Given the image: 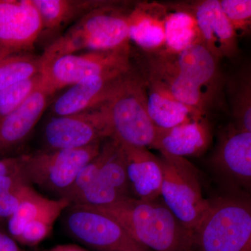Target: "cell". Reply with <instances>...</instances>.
Here are the masks:
<instances>
[{"label": "cell", "instance_id": "15", "mask_svg": "<svg viewBox=\"0 0 251 251\" xmlns=\"http://www.w3.org/2000/svg\"><path fill=\"white\" fill-rule=\"evenodd\" d=\"M167 54L180 73L202 90L211 105L222 84L219 59L202 44L190 46L177 54Z\"/></svg>", "mask_w": 251, "mask_h": 251}, {"label": "cell", "instance_id": "18", "mask_svg": "<svg viewBox=\"0 0 251 251\" xmlns=\"http://www.w3.org/2000/svg\"><path fill=\"white\" fill-rule=\"evenodd\" d=\"M211 140L209 123L204 118L198 119L168 129L157 128L153 148L186 158L202 154L209 148Z\"/></svg>", "mask_w": 251, "mask_h": 251}, {"label": "cell", "instance_id": "5", "mask_svg": "<svg viewBox=\"0 0 251 251\" xmlns=\"http://www.w3.org/2000/svg\"><path fill=\"white\" fill-rule=\"evenodd\" d=\"M161 154V198L185 228L193 232L209 204L203 197L198 172L186 158Z\"/></svg>", "mask_w": 251, "mask_h": 251}, {"label": "cell", "instance_id": "10", "mask_svg": "<svg viewBox=\"0 0 251 251\" xmlns=\"http://www.w3.org/2000/svg\"><path fill=\"white\" fill-rule=\"evenodd\" d=\"M43 31L31 0H0V59L29 53Z\"/></svg>", "mask_w": 251, "mask_h": 251}, {"label": "cell", "instance_id": "14", "mask_svg": "<svg viewBox=\"0 0 251 251\" xmlns=\"http://www.w3.org/2000/svg\"><path fill=\"white\" fill-rule=\"evenodd\" d=\"M50 96L41 85L19 107L0 119V158L9 157L27 139L45 111Z\"/></svg>", "mask_w": 251, "mask_h": 251}, {"label": "cell", "instance_id": "25", "mask_svg": "<svg viewBox=\"0 0 251 251\" xmlns=\"http://www.w3.org/2000/svg\"><path fill=\"white\" fill-rule=\"evenodd\" d=\"M34 190L21 171L0 177V220L9 219Z\"/></svg>", "mask_w": 251, "mask_h": 251}, {"label": "cell", "instance_id": "24", "mask_svg": "<svg viewBox=\"0 0 251 251\" xmlns=\"http://www.w3.org/2000/svg\"><path fill=\"white\" fill-rule=\"evenodd\" d=\"M41 59L30 53L0 59V91L40 74Z\"/></svg>", "mask_w": 251, "mask_h": 251}, {"label": "cell", "instance_id": "31", "mask_svg": "<svg viewBox=\"0 0 251 251\" xmlns=\"http://www.w3.org/2000/svg\"><path fill=\"white\" fill-rule=\"evenodd\" d=\"M62 213L57 211L31 221L26 225L16 242L23 246L36 247L50 234L54 222Z\"/></svg>", "mask_w": 251, "mask_h": 251}, {"label": "cell", "instance_id": "2", "mask_svg": "<svg viewBox=\"0 0 251 251\" xmlns=\"http://www.w3.org/2000/svg\"><path fill=\"white\" fill-rule=\"evenodd\" d=\"M108 4L94 9L78 20L60 37L46 48L41 56V66L53 59L79 51H105L129 46L128 16L130 11Z\"/></svg>", "mask_w": 251, "mask_h": 251}, {"label": "cell", "instance_id": "27", "mask_svg": "<svg viewBox=\"0 0 251 251\" xmlns=\"http://www.w3.org/2000/svg\"><path fill=\"white\" fill-rule=\"evenodd\" d=\"M119 147L120 143H117L116 140L112 138H109L108 141L102 145L99 154L82 168L74 184L61 198L67 200L71 204L74 198L93 182L102 167L117 151Z\"/></svg>", "mask_w": 251, "mask_h": 251}, {"label": "cell", "instance_id": "17", "mask_svg": "<svg viewBox=\"0 0 251 251\" xmlns=\"http://www.w3.org/2000/svg\"><path fill=\"white\" fill-rule=\"evenodd\" d=\"M147 75L160 82L176 100L203 115L209 108L211 105L202 90L180 73L166 52H158L151 56Z\"/></svg>", "mask_w": 251, "mask_h": 251}, {"label": "cell", "instance_id": "1", "mask_svg": "<svg viewBox=\"0 0 251 251\" xmlns=\"http://www.w3.org/2000/svg\"><path fill=\"white\" fill-rule=\"evenodd\" d=\"M90 207L115 219L134 240L151 251H193V232L185 228L161 198L144 201L128 197Z\"/></svg>", "mask_w": 251, "mask_h": 251}, {"label": "cell", "instance_id": "30", "mask_svg": "<svg viewBox=\"0 0 251 251\" xmlns=\"http://www.w3.org/2000/svg\"><path fill=\"white\" fill-rule=\"evenodd\" d=\"M221 9L230 23L237 38L251 30V0H221Z\"/></svg>", "mask_w": 251, "mask_h": 251}, {"label": "cell", "instance_id": "11", "mask_svg": "<svg viewBox=\"0 0 251 251\" xmlns=\"http://www.w3.org/2000/svg\"><path fill=\"white\" fill-rule=\"evenodd\" d=\"M211 162L230 184L250 188L251 132L237 129L234 125L229 127L220 138Z\"/></svg>", "mask_w": 251, "mask_h": 251}, {"label": "cell", "instance_id": "21", "mask_svg": "<svg viewBox=\"0 0 251 251\" xmlns=\"http://www.w3.org/2000/svg\"><path fill=\"white\" fill-rule=\"evenodd\" d=\"M163 52L177 54L190 46L202 44L194 14L188 3L167 6Z\"/></svg>", "mask_w": 251, "mask_h": 251}, {"label": "cell", "instance_id": "32", "mask_svg": "<svg viewBox=\"0 0 251 251\" xmlns=\"http://www.w3.org/2000/svg\"><path fill=\"white\" fill-rule=\"evenodd\" d=\"M27 155L0 158V177L21 171L27 158Z\"/></svg>", "mask_w": 251, "mask_h": 251}, {"label": "cell", "instance_id": "35", "mask_svg": "<svg viewBox=\"0 0 251 251\" xmlns=\"http://www.w3.org/2000/svg\"><path fill=\"white\" fill-rule=\"evenodd\" d=\"M39 251V250H34V251Z\"/></svg>", "mask_w": 251, "mask_h": 251}, {"label": "cell", "instance_id": "26", "mask_svg": "<svg viewBox=\"0 0 251 251\" xmlns=\"http://www.w3.org/2000/svg\"><path fill=\"white\" fill-rule=\"evenodd\" d=\"M251 82L249 73H242L230 84L231 106L234 126L237 129L251 132Z\"/></svg>", "mask_w": 251, "mask_h": 251}, {"label": "cell", "instance_id": "7", "mask_svg": "<svg viewBox=\"0 0 251 251\" xmlns=\"http://www.w3.org/2000/svg\"><path fill=\"white\" fill-rule=\"evenodd\" d=\"M101 143L72 150H49L27 154L21 173L29 184L62 198L82 168L100 152Z\"/></svg>", "mask_w": 251, "mask_h": 251}, {"label": "cell", "instance_id": "19", "mask_svg": "<svg viewBox=\"0 0 251 251\" xmlns=\"http://www.w3.org/2000/svg\"><path fill=\"white\" fill-rule=\"evenodd\" d=\"M145 103L149 117L156 128L168 129L204 115L176 100L153 77H144Z\"/></svg>", "mask_w": 251, "mask_h": 251}, {"label": "cell", "instance_id": "28", "mask_svg": "<svg viewBox=\"0 0 251 251\" xmlns=\"http://www.w3.org/2000/svg\"><path fill=\"white\" fill-rule=\"evenodd\" d=\"M96 179L116 190L125 198L130 196V187L127 176L125 155L123 148L120 147L108 161L102 167Z\"/></svg>", "mask_w": 251, "mask_h": 251}, {"label": "cell", "instance_id": "16", "mask_svg": "<svg viewBox=\"0 0 251 251\" xmlns=\"http://www.w3.org/2000/svg\"><path fill=\"white\" fill-rule=\"evenodd\" d=\"M125 155L130 191L138 199L154 201L161 198L163 172L159 157L148 148L121 145Z\"/></svg>", "mask_w": 251, "mask_h": 251}, {"label": "cell", "instance_id": "13", "mask_svg": "<svg viewBox=\"0 0 251 251\" xmlns=\"http://www.w3.org/2000/svg\"><path fill=\"white\" fill-rule=\"evenodd\" d=\"M197 22L202 44L218 59L237 53V36L221 9L219 0L188 3Z\"/></svg>", "mask_w": 251, "mask_h": 251}, {"label": "cell", "instance_id": "29", "mask_svg": "<svg viewBox=\"0 0 251 251\" xmlns=\"http://www.w3.org/2000/svg\"><path fill=\"white\" fill-rule=\"evenodd\" d=\"M42 85L41 74L0 91V119L19 107Z\"/></svg>", "mask_w": 251, "mask_h": 251}, {"label": "cell", "instance_id": "8", "mask_svg": "<svg viewBox=\"0 0 251 251\" xmlns=\"http://www.w3.org/2000/svg\"><path fill=\"white\" fill-rule=\"evenodd\" d=\"M64 225L73 237L98 251H152L134 240L115 219L90 206L71 204Z\"/></svg>", "mask_w": 251, "mask_h": 251}, {"label": "cell", "instance_id": "34", "mask_svg": "<svg viewBox=\"0 0 251 251\" xmlns=\"http://www.w3.org/2000/svg\"><path fill=\"white\" fill-rule=\"evenodd\" d=\"M47 251H88L83 248L74 244H61L52 248Z\"/></svg>", "mask_w": 251, "mask_h": 251}, {"label": "cell", "instance_id": "3", "mask_svg": "<svg viewBox=\"0 0 251 251\" xmlns=\"http://www.w3.org/2000/svg\"><path fill=\"white\" fill-rule=\"evenodd\" d=\"M193 251H251V205L245 198L209 200L193 232Z\"/></svg>", "mask_w": 251, "mask_h": 251}, {"label": "cell", "instance_id": "12", "mask_svg": "<svg viewBox=\"0 0 251 251\" xmlns=\"http://www.w3.org/2000/svg\"><path fill=\"white\" fill-rule=\"evenodd\" d=\"M129 72L88 77L71 86L54 101L52 111L57 116H65L103 105L117 92Z\"/></svg>", "mask_w": 251, "mask_h": 251}, {"label": "cell", "instance_id": "4", "mask_svg": "<svg viewBox=\"0 0 251 251\" xmlns=\"http://www.w3.org/2000/svg\"><path fill=\"white\" fill-rule=\"evenodd\" d=\"M105 104L111 125L112 138L122 145L153 148L157 128L147 111L143 77L130 70Z\"/></svg>", "mask_w": 251, "mask_h": 251}, {"label": "cell", "instance_id": "23", "mask_svg": "<svg viewBox=\"0 0 251 251\" xmlns=\"http://www.w3.org/2000/svg\"><path fill=\"white\" fill-rule=\"evenodd\" d=\"M70 205V202L64 198L49 199L34 190L23 200L7 220L8 234L17 241L23 229L29 222L57 211L63 212Z\"/></svg>", "mask_w": 251, "mask_h": 251}, {"label": "cell", "instance_id": "33", "mask_svg": "<svg viewBox=\"0 0 251 251\" xmlns=\"http://www.w3.org/2000/svg\"><path fill=\"white\" fill-rule=\"evenodd\" d=\"M0 251H24L9 234L0 229Z\"/></svg>", "mask_w": 251, "mask_h": 251}, {"label": "cell", "instance_id": "6", "mask_svg": "<svg viewBox=\"0 0 251 251\" xmlns=\"http://www.w3.org/2000/svg\"><path fill=\"white\" fill-rule=\"evenodd\" d=\"M130 46L105 51L66 54L41 66L42 85L50 95L88 77L131 69Z\"/></svg>", "mask_w": 251, "mask_h": 251}, {"label": "cell", "instance_id": "20", "mask_svg": "<svg viewBox=\"0 0 251 251\" xmlns=\"http://www.w3.org/2000/svg\"><path fill=\"white\" fill-rule=\"evenodd\" d=\"M167 6L156 2L135 5L128 16V39L140 49L151 52L163 50Z\"/></svg>", "mask_w": 251, "mask_h": 251}, {"label": "cell", "instance_id": "9", "mask_svg": "<svg viewBox=\"0 0 251 251\" xmlns=\"http://www.w3.org/2000/svg\"><path fill=\"white\" fill-rule=\"evenodd\" d=\"M112 135L104 103L74 115L53 117L46 126L44 139L49 150H72L102 143Z\"/></svg>", "mask_w": 251, "mask_h": 251}, {"label": "cell", "instance_id": "22", "mask_svg": "<svg viewBox=\"0 0 251 251\" xmlns=\"http://www.w3.org/2000/svg\"><path fill=\"white\" fill-rule=\"evenodd\" d=\"M41 21L43 31H55L110 1L93 0H31Z\"/></svg>", "mask_w": 251, "mask_h": 251}]
</instances>
